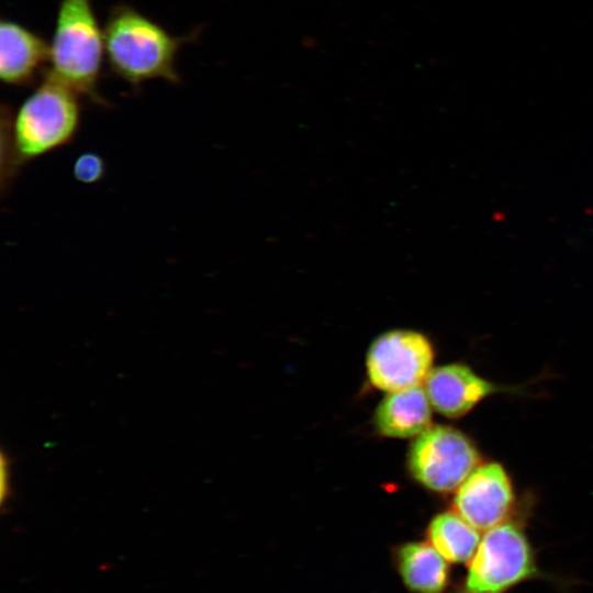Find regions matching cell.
<instances>
[{"label":"cell","mask_w":593,"mask_h":593,"mask_svg":"<svg viewBox=\"0 0 593 593\" xmlns=\"http://www.w3.org/2000/svg\"><path fill=\"white\" fill-rule=\"evenodd\" d=\"M104 56L113 75L133 87L147 81H181L177 57L197 32L174 35L163 25L127 3L114 4L103 27Z\"/></svg>","instance_id":"obj_1"},{"label":"cell","mask_w":593,"mask_h":593,"mask_svg":"<svg viewBox=\"0 0 593 593\" xmlns=\"http://www.w3.org/2000/svg\"><path fill=\"white\" fill-rule=\"evenodd\" d=\"M80 96L45 71L44 79L8 114L7 175L69 144L81 122Z\"/></svg>","instance_id":"obj_2"},{"label":"cell","mask_w":593,"mask_h":593,"mask_svg":"<svg viewBox=\"0 0 593 593\" xmlns=\"http://www.w3.org/2000/svg\"><path fill=\"white\" fill-rule=\"evenodd\" d=\"M104 56V33L91 0H59L47 72L81 98L107 105L99 91Z\"/></svg>","instance_id":"obj_3"},{"label":"cell","mask_w":593,"mask_h":593,"mask_svg":"<svg viewBox=\"0 0 593 593\" xmlns=\"http://www.w3.org/2000/svg\"><path fill=\"white\" fill-rule=\"evenodd\" d=\"M535 580L562 586L567 582L540 568L536 552L519 525L504 522L485 530L463 578L449 593H510L518 585Z\"/></svg>","instance_id":"obj_4"},{"label":"cell","mask_w":593,"mask_h":593,"mask_svg":"<svg viewBox=\"0 0 593 593\" xmlns=\"http://www.w3.org/2000/svg\"><path fill=\"white\" fill-rule=\"evenodd\" d=\"M479 461L472 441L458 429L444 425L430 426L418 435L407 458L413 478L436 492L458 489Z\"/></svg>","instance_id":"obj_5"},{"label":"cell","mask_w":593,"mask_h":593,"mask_svg":"<svg viewBox=\"0 0 593 593\" xmlns=\"http://www.w3.org/2000/svg\"><path fill=\"white\" fill-rule=\"evenodd\" d=\"M433 360L434 349L425 335L415 331L394 329L372 342L366 365L371 384L393 392L424 383L432 370Z\"/></svg>","instance_id":"obj_6"},{"label":"cell","mask_w":593,"mask_h":593,"mask_svg":"<svg viewBox=\"0 0 593 593\" xmlns=\"http://www.w3.org/2000/svg\"><path fill=\"white\" fill-rule=\"evenodd\" d=\"M513 503L508 475L496 462L478 466L460 484L454 499L455 512L484 532L504 523Z\"/></svg>","instance_id":"obj_7"},{"label":"cell","mask_w":593,"mask_h":593,"mask_svg":"<svg viewBox=\"0 0 593 593\" xmlns=\"http://www.w3.org/2000/svg\"><path fill=\"white\" fill-rule=\"evenodd\" d=\"M49 65V43L13 20L0 23V78L5 85L32 83Z\"/></svg>","instance_id":"obj_8"},{"label":"cell","mask_w":593,"mask_h":593,"mask_svg":"<svg viewBox=\"0 0 593 593\" xmlns=\"http://www.w3.org/2000/svg\"><path fill=\"white\" fill-rule=\"evenodd\" d=\"M424 389L432 406L450 418L467 414L496 388L468 366L450 363L430 370Z\"/></svg>","instance_id":"obj_9"},{"label":"cell","mask_w":593,"mask_h":593,"mask_svg":"<svg viewBox=\"0 0 593 593\" xmlns=\"http://www.w3.org/2000/svg\"><path fill=\"white\" fill-rule=\"evenodd\" d=\"M392 564L409 593L451 590L450 563L428 541H407L394 547Z\"/></svg>","instance_id":"obj_10"},{"label":"cell","mask_w":593,"mask_h":593,"mask_svg":"<svg viewBox=\"0 0 593 593\" xmlns=\"http://www.w3.org/2000/svg\"><path fill=\"white\" fill-rule=\"evenodd\" d=\"M430 402L424 388L389 392L374 413L377 430L391 438L417 437L430 427Z\"/></svg>","instance_id":"obj_11"},{"label":"cell","mask_w":593,"mask_h":593,"mask_svg":"<svg viewBox=\"0 0 593 593\" xmlns=\"http://www.w3.org/2000/svg\"><path fill=\"white\" fill-rule=\"evenodd\" d=\"M479 532L457 512H443L429 522L426 536L450 564H468L481 541Z\"/></svg>","instance_id":"obj_12"},{"label":"cell","mask_w":593,"mask_h":593,"mask_svg":"<svg viewBox=\"0 0 593 593\" xmlns=\"http://www.w3.org/2000/svg\"><path fill=\"white\" fill-rule=\"evenodd\" d=\"M105 163L96 153H83L77 157L74 164V176L82 183H94L103 178Z\"/></svg>","instance_id":"obj_13"},{"label":"cell","mask_w":593,"mask_h":593,"mask_svg":"<svg viewBox=\"0 0 593 593\" xmlns=\"http://www.w3.org/2000/svg\"><path fill=\"white\" fill-rule=\"evenodd\" d=\"M10 461L8 457L2 454L0 461V499L3 504L11 493V472Z\"/></svg>","instance_id":"obj_14"}]
</instances>
